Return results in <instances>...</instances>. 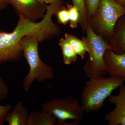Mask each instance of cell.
I'll use <instances>...</instances> for the list:
<instances>
[{"instance_id": "6da1fadb", "label": "cell", "mask_w": 125, "mask_h": 125, "mask_svg": "<svg viewBox=\"0 0 125 125\" xmlns=\"http://www.w3.org/2000/svg\"><path fill=\"white\" fill-rule=\"evenodd\" d=\"M123 78L104 76L89 78L81 94V105L88 113L99 111L112 92L124 83Z\"/></svg>"}, {"instance_id": "7a4b0ae2", "label": "cell", "mask_w": 125, "mask_h": 125, "mask_svg": "<svg viewBox=\"0 0 125 125\" xmlns=\"http://www.w3.org/2000/svg\"><path fill=\"white\" fill-rule=\"evenodd\" d=\"M39 42L38 37L33 35L25 36L21 41L23 56L30 67L29 72L23 81V88L25 92L28 91L35 80L42 82L54 78L53 68L44 63L39 56L38 49Z\"/></svg>"}, {"instance_id": "3957f363", "label": "cell", "mask_w": 125, "mask_h": 125, "mask_svg": "<svg viewBox=\"0 0 125 125\" xmlns=\"http://www.w3.org/2000/svg\"><path fill=\"white\" fill-rule=\"evenodd\" d=\"M85 32L86 36L82 40L89 55L84 67L85 76L89 79L104 76L107 72L104 56L106 50L112 49V47L102 36L96 34L89 24Z\"/></svg>"}, {"instance_id": "277c9868", "label": "cell", "mask_w": 125, "mask_h": 125, "mask_svg": "<svg viewBox=\"0 0 125 125\" xmlns=\"http://www.w3.org/2000/svg\"><path fill=\"white\" fill-rule=\"evenodd\" d=\"M125 14V7L113 0H99L89 25L93 31L106 40L112 34L115 25Z\"/></svg>"}, {"instance_id": "5b68a950", "label": "cell", "mask_w": 125, "mask_h": 125, "mask_svg": "<svg viewBox=\"0 0 125 125\" xmlns=\"http://www.w3.org/2000/svg\"><path fill=\"white\" fill-rule=\"evenodd\" d=\"M42 109L53 115L56 118V125H61L67 120L81 123L84 111L79 100L74 96L69 95L63 98L51 99L42 105Z\"/></svg>"}, {"instance_id": "8992f818", "label": "cell", "mask_w": 125, "mask_h": 125, "mask_svg": "<svg viewBox=\"0 0 125 125\" xmlns=\"http://www.w3.org/2000/svg\"><path fill=\"white\" fill-rule=\"evenodd\" d=\"M26 34L24 29L18 25L10 33L0 30V64L18 62L22 59L23 56L21 41Z\"/></svg>"}, {"instance_id": "52a82bcc", "label": "cell", "mask_w": 125, "mask_h": 125, "mask_svg": "<svg viewBox=\"0 0 125 125\" xmlns=\"http://www.w3.org/2000/svg\"><path fill=\"white\" fill-rule=\"evenodd\" d=\"M18 16L22 15L33 22L42 20L46 13V5L37 0H10Z\"/></svg>"}, {"instance_id": "ba28073f", "label": "cell", "mask_w": 125, "mask_h": 125, "mask_svg": "<svg viewBox=\"0 0 125 125\" xmlns=\"http://www.w3.org/2000/svg\"><path fill=\"white\" fill-rule=\"evenodd\" d=\"M117 95L110 96L108 101L111 104H115V108L105 115L104 119L108 125H125V84L119 87Z\"/></svg>"}, {"instance_id": "9c48e42d", "label": "cell", "mask_w": 125, "mask_h": 125, "mask_svg": "<svg viewBox=\"0 0 125 125\" xmlns=\"http://www.w3.org/2000/svg\"><path fill=\"white\" fill-rule=\"evenodd\" d=\"M104 58L107 73L110 76L123 78L125 80V52L116 54L112 49H107Z\"/></svg>"}, {"instance_id": "30bf717a", "label": "cell", "mask_w": 125, "mask_h": 125, "mask_svg": "<svg viewBox=\"0 0 125 125\" xmlns=\"http://www.w3.org/2000/svg\"><path fill=\"white\" fill-rule=\"evenodd\" d=\"M106 41L116 54H121L125 52V15L118 19L115 25L112 34Z\"/></svg>"}, {"instance_id": "8fae6325", "label": "cell", "mask_w": 125, "mask_h": 125, "mask_svg": "<svg viewBox=\"0 0 125 125\" xmlns=\"http://www.w3.org/2000/svg\"><path fill=\"white\" fill-rule=\"evenodd\" d=\"M29 115L28 109L25 107L22 101H19L13 111L7 113L5 121L9 125H26Z\"/></svg>"}, {"instance_id": "7c38bea8", "label": "cell", "mask_w": 125, "mask_h": 125, "mask_svg": "<svg viewBox=\"0 0 125 125\" xmlns=\"http://www.w3.org/2000/svg\"><path fill=\"white\" fill-rule=\"evenodd\" d=\"M57 121L54 115L42 109L32 112L29 114L26 125H55Z\"/></svg>"}, {"instance_id": "4fadbf2b", "label": "cell", "mask_w": 125, "mask_h": 125, "mask_svg": "<svg viewBox=\"0 0 125 125\" xmlns=\"http://www.w3.org/2000/svg\"><path fill=\"white\" fill-rule=\"evenodd\" d=\"M58 44L62 51L63 61L65 64L69 65L76 61L78 55L65 39L61 38Z\"/></svg>"}, {"instance_id": "5bb4252c", "label": "cell", "mask_w": 125, "mask_h": 125, "mask_svg": "<svg viewBox=\"0 0 125 125\" xmlns=\"http://www.w3.org/2000/svg\"><path fill=\"white\" fill-rule=\"evenodd\" d=\"M65 38L68 41L74 51L82 59L85 58L87 49L83 40H80L78 37L72 34L66 33L64 34Z\"/></svg>"}, {"instance_id": "9a60e30c", "label": "cell", "mask_w": 125, "mask_h": 125, "mask_svg": "<svg viewBox=\"0 0 125 125\" xmlns=\"http://www.w3.org/2000/svg\"><path fill=\"white\" fill-rule=\"evenodd\" d=\"M73 5L78 8L80 15V25L83 33L85 32V29L89 24L87 17V9L85 0H71Z\"/></svg>"}, {"instance_id": "2e32d148", "label": "cell", "mask_w": 125, "mask_h": 125, "mask_svg": "<svg viewBox=\"0 0 125 125\" xmlns=\"http://www.w3.org/2000/svg\"><path fill=\"white\" fill-rule=\"evenodd\" d=\"M66 7L69 13L70 27L75 29L80 22V15L78 8L73 5L66 3Z\"/></svg>"}, {"instance_id": "e0dca14e", "label": "cell", "mask_w": 125, "mask_h": 125, "mask_svg": "<svg viewBox=\"0 0 125 125\" xmlns=\"http://www.w3.org/2000/svg\"><path fill=\"white\" fill-rule=\"evenodd\" d=\"M54 15L57 18L58 24L66 25L69 23L68 10L64 6L56 11Z\"/></svg>"}, {"instance_id": "ac0fdd59", "label": "cell", "mask_w": 125, "mask_h": 125, "mask_svg": "<svg viewBox=\"0 0 125 125\" xmlns=\"http://www.w3.org/2000/svg\"><path fill=\"white\" fill-rule=\"evenodd\" d=\"M99 1V0H85L89 24L90 21L97 8Z\"/></svg>"}, {"instance_id": "d6986e66", "label": "cell", "mask_w": 125, "mask_h": 125, "mask_svg": "<svg viewBox=\"0 0 125 125\" xmlns=\"http://www.w3.org/2000/svg\"><path fill=\"white\" fill-rule=\"evenodd\" d=\"M9 88L0 74V102L9 96Z\"/></svg>"}, {"instance_id": "ffe728a7", "label": "cell", "mask_w": 125, "mask_h": 125, "mask_svg": "<svg viewBox=\"0 0 125 125\" xmlns=\"http://www.w3.org/2000/svg\"><path fill=\"white\" fill-rule=\"evenodd\" d=\"M11 104H7L4 105H0V125H3L5 122L7 113L12 108Z\"/></svg>"}, {"instance_id": "44dd1931", "label": "cell", "mask_w": 125, "mask_h": 125, "mask_svg": "<svg viewBox=\"0 0 125 125\" xmlns=\"http://www.w3.org/2000/svg\"><path fill=\"white\" fill-rule=\"evenodd\" d=\"M10 4V0H0V11Z\"/></svg>"}, {"instance_id": "7402d4cb", "label": "cell", "mask_w": 125, "mask_h": 125, "mask_svg": "<svg viewBox=\"0 0 125 125\" xmlns=\"http://www.w3.org/2000/svg\"><path fill=\"white\" fill-rule=\"evenodd\" d=\"M118 4L125 7V0H113Z\"/></svg>"}, {"instance_id": "603a6c76", "label": "cell", "mask_w": 125, "mask_h": 125, "mask_svg": "<svg viewBox=\"0 0 125 125\" xmlns=\"http://www.w3.org/2000/svg\"><path fill=\"white\" fill-rule=\"evenodd\" d=\"M55 0H45V3L48 4H51L55 1Z\"/></svg>"}, {"instance_id": "cb8c5ba5", "label": "cell", "mask_w": 125, "mask_h": 125, "mask_svg": "<svg viewBox=\"0 0 125 125\" xmlns=\"http://www.w3.org/2000/svg\"><path fill=\"white\" fill-rule=\"evenodd\" d=\"M38 0L39 2H42V3H45V0Z\"/></svg>"}]
</instances>
